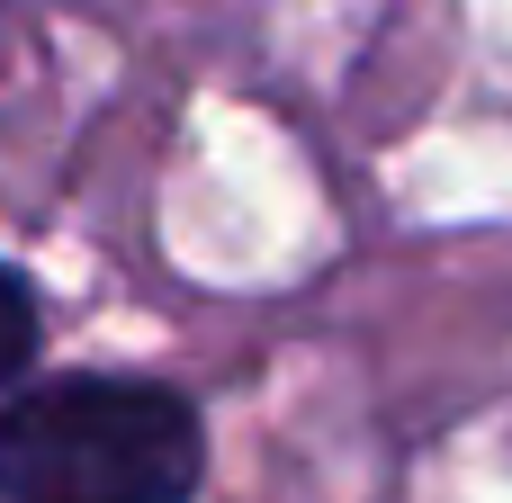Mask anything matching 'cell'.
<instances>
[{
    "instance_id": "2",
    "label": "cell",
    "mask_w": 512,
    "mask_h": 503,
    "mask_svg": "<svg viewBox=\"0 0 512 503\" xmlns=\"http://www.w3.org/2000/svg\"><path fill=\"white\" fill-rule=\"evenodd\" d=\"M36 351H45V306H36V288H27V270L0 252V396L36 369Z\"/></svg>"
},
{
    "instance_id": "1",
    "label": "cell",
    "mask_w": 512,
    "mask_h": 503,
    "mask_svg": "<svg viewBox=\"0 0 512 503\" xmlns=\"http://www.w3.org/2000/svg\"><path fill=\"white\" fill-rule=\"evenodd\" d=\"M207 414L171 378H18L0 396V503H198Z\"/></svg>"
}]
</instances>
